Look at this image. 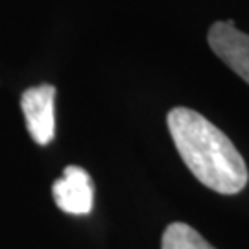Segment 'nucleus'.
I'll return each mask as SVG.
<instances>
[{
    "instance_id": "obj_1",
    "label": "nucleus",
    "mask_w": 249,
    "mask_h": 249,
    "mask_svg": "<svg viewBox=\"0 0 249 249\" xmlns=\"http://www.w3.org/2000/svg\"><path fill=\"white\" fill-rule=\"evenodd\" d=\"M166 122L181 159L201 185L223 196L246 188V160L222 129L188 107H174Z\"/></svg>"
},
{
    "instance_id": "obj_2",
    "label": "nucleus",
    "mask_w": 249,
    "mask_h": 249,
    "mask_svg": "<svg viewBox=\"0 0 249 249\" xmlns=\"http://www.w3.org/2000/svg\"><path fill=\"white\" fill-rule=\"evenodd\" d=\"M55 87L43 83L22 92L20 109L26 118V127L32 139L41 146L52 142L55 133V116H53Z\"/></svg>"
},
{
    "instance_id": "obj_3",
    "label": "nucleus",
    "mask_w": 249,
    "mask_h": 249,
    "mask_svg": "<svg viewBox=\"0 0 249 249\" xmlns=\"http://www.w3.org/2000/svg\"><path fill=\"white\" fill-rule=\"evenodd\" d=\"M207 41L213 52L249 83V34L236 30L232 20H220L211 26Z\"/></svg>"
},
{
    "instance_id": "obj_4",
    "label": "nucleus",
    "mask_w": 249,
    "mask_h": 249,
    "mask_svg": "<svg viewBox=\"0 0 249 249\" xmlns=\"http://www.w3.org/2000/svg\"><path fill=\"white\" fill-rule=\"evenodd\" d=\"M53 201L67 214L83 216L92 211L94 205V185L89 172L81 166H67L63 178L57 179L52 187Z\"/></svg>"
},
{
    "instance_id": "obj_5",
    "label": "nucleus",
    "mask_w": 249,
    "mask_h": 249,
    "mask_svg": "<svg viewBox=\"0 0 249 249\" xmlns=\"http://www.w3.org/2000/svg\"><path fill=\"white\" fill-rule=\"evenodd\" d=\"M160 249H216L187 223L174 222L162 232Z\"/></svg>"
}]
</instances>
